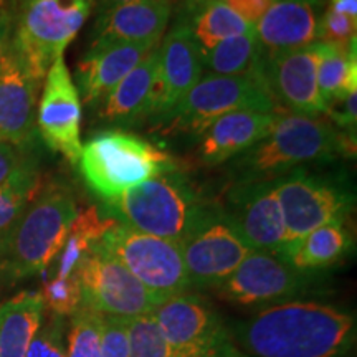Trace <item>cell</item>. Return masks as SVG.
<instances>
[{"label": "cell", "instance_id": "obj_15", "mask_svg": "<svg viewBox=\"0 0 357 357\" xmlns=\"http://www.w3.org/2000/svg\"><path fill=\"white\" fill-rule=\"evenodd\" d=\"M310 273L293 268L278 253L252 250L215 291L222 300L242 306L281 301L303 291Z\"/></svg>", "mask_w": 357, "mask_h": 357}, {"label": "cell", "instance_id": "obj_2", "mask_svg": "<svg viewBox=\"0 0 357 357\" xmlns=\"http://www.w3.org/2000/svg\"><path fill=\"white\" fill-rule=\"evenodd\" d=\"M356 155V132L339 131L321 116L280 114L260 142L230 164L235 184L275 181L293 169Z\"/></svg>", "mask_w": 357, "mask_h": 357}, {"label": "cell", "instance_id": "obj_38", "mask_svg": "<svg viewBox=\"0 0 357 357\" xmlns=\"http://www.w3.org/2000/svg\"><path fill=\"white\" fill-rule=\"evenodd\" d=\"M30 158H33L32 151L20 149V147L0 141V184L6 182L13 172L19 171Z\"/></svg>", "mask_w": 357, "mask_h": 357}, {"label": "cell", "instance_id": "obj_44", "mask_svg": "<svg viewBox=\"0 0 357 357\" xmlns=\"http://www.w3.org/2000/svg\"><path fill=\"white\" fill-rule=\"evenodd\" d=\"M7 235H8V234H6V235H0V255H2L3 248H6V243H7Z\"/></svg>", "mask_w": 357, "mask_h": 357}, {"label": "cell", "instance_id": "obj_23", "mask_svg": "<svg viewBox=\"0 0 357 357\" xmlns=\"http://www.w3.org/2000/svg\"><path fill=\"white\" fill-rule=\"evenodd\" d=\"M326 0H275L255 25L261 50L287 52L316 42Z\"/></svg>", "mask_w": 357, "mask_h": 357}, {"label": "cell", "instance_id": "obj_20", "mask_svg": "<svg viewBox=\"0 0 357 357\" xmlns=\"http://www.w3.org/2000/svg\"><path fill=\"white\" fill-rule=\"evenodd\" d=\"M172 13V0H131L102 7L93 43L159 45Z\"/></svg>", "mask_w": 357, "mask_h": 357}, {"label": "cell", "instance_id": "obj_34", "mask_svg": "<svg viewBox=\"0 0 357 357\" xmlns=\"http://www.w3.org/2000/svg\"><path fill=\"white\" fill-rule=\"evenodd\" d=\"M25 357H68L65 318L50 314L45 323L42 321Z\"/></svg>", "mask_w": 357, "mask_h": 357}, {"label": "cell", "instance_id": "obj_4", "mask_svg": "<svg viewBox=\"0 0 357 357\" xmlns=\"http://www.w3.org/2000/svg\"><path fill=\"white\" fill-rule=\"evenodd\" d=\"M78 164L89 190L105 204L177 167L166 151L123 129H106L93 136L82 147Z\"/></svg>", "mask_w": 357, "mask_h": 357}, {"label": "cell", "instance_id": "obj_37", "mask_svg": "<svg viewBox=\"0 0 357 357\" xmlns=\"http://www.w3.org/2000/svg\"><path fill=\"white\" fill-rule=\"evenodd\" d=\"M357 91H351L347 95L334 98L326 105L324 114L331 119V124L339 131L356 132L357 121Z\"/></svg>", "mask_w": 357, "mask_h": 357}, {"label": "cell", "instance_id": "obj_19", "mask_svg": "<svg viewBox=\"0 0 357 357\" xmlns=\"http://www.w3.org/2000/svg\"><path fill=\"white\" fill-rule=\"evenodd\" d=\"M159 96V47L151 50L96 108L106 126L131 128L153 119Z\"/></svg>", "mask_w": 357, "mask_h": 357}, {"label": "cell", "instance_id": "obj_24", "mask_svg": "<svg viewBox=\"0 0 357 357\" xmlns=\"http://www.w3.org/2000/svg\"><path fill=\"white\" fill-rule=\"evenodd\" d=\"M352 235L346 218L324 223L300 240L284 245L278 255L300 271L331 266L351 252Z\"/></svg>", "mask_w": 357, "mask_h": 357}, {"label": "cell", "instance_id": "obj_28", "mask_svg": "<svg viewBox=\"0 0 357 357\" xmlns=\"http://www.w3.org/2000/svg\"><path fill=\"white\" fill-rule=\"evenodd\" d=\"M318 89L324 105L334 98L357 91V48L352 45L321 42Z\"/></svg>", "mask_w": 357, "mask_h": 357}, {"label": "cell", "instance_id": "obj_43", "mask_svg": "<svg viewBox=\"0 0 357 357\" xmlns=\"http://www.w3.org/2000/svg\"><path fill=\"white\" fill-rule=\"evenodd\" d=\"M102 3V7H111V6H118V3H124V2H131V0H100Z\"/></svg>", "mask_w": 357, "mask_h": 357}, {"label": "cell", "instance_id": "obj_9", "mask_svg": "<svg viewBox=\"0 0 357 357\" xmlns=\"http://www.w3.org/2000/svg\"><path fill=\"white\" fill-rule=\"evenodd\" d=\"M100 247L159 300L166 301L190 288L178 242L142 234L118 222L102 235Z\"/></svg>", "mask_w": 357, "mask_h": 357}, {"label": "cell", "instance_id": "obj_39", "mask_svg": "<svg viewBox=\"0 0 357 357\" xmlns=\"http://www.w3.org/2000/svg\"><path fill=\"white\" fill-rule=\"evenodd\" d=\"M222 2L238 13L247 24L255 26L275 0H222Z\"/></svg>", "mask_w": 357, "mask_h": 357}, {"label": "cell", "instance_id": "obj_8", "mask_svg": "<svg viewBox=\"0 0 357 357\" xmlns=\"http://www.w3.org/2000/svg\"><path fill=\"white\" fill-rule=\"evenodd\" d=\"M235 111L283 113L281 106L255 73L236 77L208 75L199 79L162 123H167V131L171 132L200 136L215 119Z\"/></svg>", "mask_w": 357, "mask_h": 357}, {"label": "cell", "instance_id": "obj_6", "mask_svg": "<svg viewBox=\"0 0 357 357\" xmlns=\"http://www.w3.org/2000/svg\"><path fill=\"white\" fill-rule=\"evenodd\" d=\"M278 195L287 245L324 223L346 218L354 205V189L344 171L301 166L273 181Z\"/></svg>", "mask_w": 357, "mask_h": 357}, {"label": "cell", "instance_id": "obj_17", "mask_svg": "<svg viewBox=\"0 0 357 357\" xmlns=\"http://www.w3.org/2000/svg\"><path fill=\"white\" fill-rule=\"evenodd\" d=\"M227 211L252 250L280 253L287 245V227L273 181L235 184Z\"/></svg>", "mask_w": 357, "mask_h": 357}, {"label": "cell", "instance_id": "obj_12", "mask_svg": "<svg viewBox=\"0 0 357 357\" xmlns=\"http://www.w3.org/2000/svg\"><path fill=\"white\" fill-rule=\"evenodd\" d=\"M319 56L321 42L287 52H263L253 73L281 108L293 114L321 116L326 105L318 89Z\"/></svg>", "mask_w": 357, "mask_h": 357}, {"label": "cell", "instance_id": "obj_25", "mask_svg": "<svg viewBox=\"0 0 357 357\" xmlns=\"http://www.w3.org/2000/svg\"><path fill=\"white\" fill-rule=\"evenodd\" d=\"M43 312L40 291H22L0 305V357H25Z\"/></svg>", "mask_w": 357, "mask_h": 357}, {"label": "cell", "instance_id": "obj_31", "mask_svg": "<svg viewBox=\"0 0 357 357\" xmlns=\"http://www.w3.org/2000/svg\"><path fill=\"white\" fill-rule=\"evenodd\" d=\"M70 318V329L66 331L68 357H101L100 312L82 305Z\"/></svg>", "mask_w": 357, "mask_h": 357}, {"label": "cell", "instance_id": "obj_33", "mask_svg": "<svg viewBox=\"0 0 357 357\" xmlns=\"http://www.w3.org/2000/svg\"><path fill=\"white\" fill-rule=\"evenodd\" d=\"M129 357H172L153 314L129 319Z\"/></svg>", "mask_w": 357, "mask_h": 357}, {"label": "cell", "instance_id": "obj_5", "mask_svg": "<svg viewBox=\"0 0 357 357\" xmlns=\"http://www.w3.org/2000/svg\"><path fill=\"white\" fill-rule=\"evenodd\" d=\"M105 205L116 222L129 229L181 243L205 204L190 178L176 167Z\"/></svg>", "mask_w": 357, "mask_h": 357}, {"label": "cell", "instance_id": "obj_21", "mask_svg": "<svg viewBox=\"0 0 357 357\" xmlns=\"http://www.w3.org/2000/svg\"><path fill=\"white\" fill-rule=\"evenodd\" d=\"M155 47L159 45L91 43L75 73L79 100L91 108H98L129 71Z\"/></svg>", "mask_w": 357, "mask_h": 357}, {"label": "cell", "instance_id": "obj_41", "mask_svg": "<svg viewBox=\"0 0 357 357\" xmlns=\"http://www.w3.org/2000/svg\"><path fill=\"white\" fill-rule=\"evenodd\" d=\"M328 8L357 20V0H329Z\"/></svg>", "mask_w": 357, "mask_h": 357}, {"label": "cell", "instance_id": "obj_7", "mask_svg": "<svg viewBox=\"0 0 357 357\" xmlns=\"http://www.w3.org/2000/svg\"><path fill=\"white\" fill-rule=\"evenodd\" d=\"M93 10V0H30L12 30L10 43L30 75L43 84Z\"/></svg>", "mask_w": 357, "mask_h": 357}, {"label": "cell", "instance_id": "obj_26", "mask_svg": "<svg viewBox=\"0 0 357 357\" xmlns=\"http://www.w3.org/2000/svg\"><path fill=\"white\" fill-rule=\"evenodd\" d=\"M190 19L187 24L200 53L211 52L223 40L247 33L253 29L222 0H189Z\"/></svg>", "mask_w": 357, "mask_h": 357}, {"label": "cell", "instance_id": "obj_1", "mask_svg": "<svg viewBox=\"0 0 357 357\" xmlns=\"http://www.w3.org/2000/svg\"><path fill=\"white\" fill-rule=\"evenodd\" d=\"M255 357H344L356 341V319L339 307L288 301L258 312L238 329Z\"/></svg>", "mask_w": 357, "mask_h": 357}, {"label": "cell", "instance_id": "obj_29", "mask_svg": "<svg viewBox=\"0 0 357 357\" xmlns=\"http://www.w3.org/2000/svg\"><path fill=\"white\" fill-rule=\"evenodd\" d=\"M40 189L42 177L35 158H30L19 171L0 184V235L13 229Z\"/></svg>", "mask_w": 357, "mask_h": 357}, {"label": "cell", "instance_id": "obj_42", "mask_svg": "<svg viewBox=\"0 0 357 357\" xmlns=\"http://www.w3.org/2000/svg\"><path fill=\"white\" fill-rule=\"evenodd\" d=\"M217 357H247V356L242 354V352H238L234 346L230 344V346H227L225 349H223Z\"/></svg>", "mask_w": 357, "mask_h": 357}, {"label": "cell", "instance_id": "obj_13", "mask_svg": "<svg viewBox=\"0 0 357 357\" xmlns=\"http://www.w3.org/2000/svg\"><path fill=\"white\" fill-rule=\"evenodd\" d=\"M153 316L172 357H217L230 346L218 316L197 296L184 293L169 298Z\"/></svg>", "mask_w": 357, "mask_h": 357}, {"label": "cell", "instance_id": "obj_32", "mask_svg": "<svg viewBox=\"0 0 357 357\" xmlns=\"http://www.w3.org/2000/svg\"><path fill=\"white\" fill-rule=\"evenodd\" d=\"M42 294L43 305L50 310V314L68 318L73 316L83 305L82 284L77 275L53 276L43 284Z\"/></svg>", "mask_w": 357, "mask_h": 357}, {"label": "cell", "instance_id": "obj_3", "mask_svg": "<svg viewBox=\"0 0 357 357\" xmlns=\"http://www.w3.org/2000/svg\"><path fill=\"white\" fill-rule=\"evenodd\" d=\"M78 212L73 192L65 184L42 185L8 231L0 255V278L13 283L42 273L63 248Z\"/></svg>", "mask_w": 357, "mask_h": 357}, {"label": "cell", "instance_id": "obj_16", "mask_svg": "<svg viewBox=\"0 0 357 357\" xmlns=\"http://www.w3.org/2000/svg\"><path fill=\"white\" fill-rule=\"evenodd\" d=\"M40 84L8 42L0 56V141L32 151L37 136Z\"/></svg>", "mask_w": 357, "mask_h": 357}, {"label": "cell", "instance_id": "obj_22", "mask_svg": "<svg viewBox=\"0 0 357 357\" xmlns=\"http://www.w3.org/2000/svg\"><path fill=\"white\" fill-rule=\"evenodd\" d=\"M278 118V113L260 111H235L223 114L200 134L199 160L208 167L229 162L266 137Z\"/></svg>", "mask_w": 357, "mask_h": 357}, {"label": "cell", "instance_id": "obj_45", "mask_svg": "<svg viewBox=\"0 0 357 357\" xmlns=\"http://www.w3.org/2000/svg\"><path fill=\"white\" fill-rule=\"evenodd\" d=\"M26 2H30V0H22V6H24V3H26Z\"/></svg>", "mask_w": 357, "mask_h": 357}, {"label": "cell", "instance_id": "obj_27", "mask_svg": "<svg viewBox=\"0 0 357 357\" xmlns=\"http://www.w3.org/2000/svg\"><path fill=\"white\" fill-rule=\"evenodd\" d=\"M113 217H102L98 207H89L78 212L71 223L63 248L58 253V268L55 276H70L77 273L84 258L100 245L102 235L116 225Z\"/></svg>", "mask_w": 357, "mask_h": 357}, {"label": "cell", "instance_id": "obj_10", "mask_svg": "<svg viewBox=\"0 0 357 357\" xmlns=\"http://www.w3.org/2000/svg\"><path fill=\"white\" fill-rule=\"evenodd\" d=\"M190 287L215 288L238 268L252 248L225 208L204 205L181 242Z\"/></svg>", "mask_w": 357, "mask_h": 357}, {"label": "cell", "instance_id": "obj_40", "mask_svg": "<svg viewBox=\"0 0 357 357\" xmlns=\"http://www.w3.org/2000/svg\"><path fill=\"white\" fill-rule=\"evenodd\" d=\"M12 30H13V25H12L10 13H8L7 8L3 7V3L0 2V56H2V53L6 52L8 42H10Z\"/></svg>", "mask_w": 357, "mask_h": 357}, {"label": "cell", "instance_id": "obj_35", "mask_svg": "<svg viewBox=\"0 0 357 357\" xmlns=\"http://www.w3.org/2000/svg\"><path fill=\"white\" fill-rule=\"evenodd\" d=\"M356 29L357 20L334 12L331 8H326L316 30V42L342 45V47L352 45L357 42Z\"/></svg>", "mask_w": 357, "mask_h": 357}, {"label": "cell", "instance_id": "obj_30", "mask_svg": "<svg viewBox=\"0 0 357 357\" xmlns=\"http://www.w3.org/2000/svg\"><path fill=\"white\" fill-rule=\"evenodd\" d=\"M261 53L263 50L253 26L250 32L223 40L211 52L204 53L202 63L222 77L248 75L255 70Z\"/></svg>", "mask_w": 357, "mask_h": 357}, {"label": "cell", "instance_id": "obj_14", "mask_svg": "<svg viewBox=\"0 0 357 357\" xmlns=\"http://www.w3.org/2000/svg\"><path fill=\"white\" fill-rule=\"evenodd\" d=\"M37 111V132L45 144L71 164L82 155V100L63 56L53 61L43 82Z\"/></svg>", "mask_w": 357, "mask_h": 357}, {"label": "cell", "instance_id": "obj_18", "mask_svg": "<svg viewBox=\"0 0 357 357\" xmlns=\"http://www.w3.org/2000/svg\"><path fill=\"white\" fill-rule=\"evenodd\" d=\"M202 53L187 19L181 17L159 47V96L154 118L164 119L202 78Z\"/></svg>", "mask_w": 357, "mask_h": 357}, {"label": "cell", "instance_id": "obj_11", "mask_svg": "<svg viewBox=\"0 0 357 357\" xmlns=\"http://www.w3.org/2000/svg\"><path fill=\"white\" fill-rule=\"evenodd\" d=\"M75 275L82 284L83 305L102 316L132 319L153 314L164 303L100 245L84 258Z\"/></svg>", "mask_w": 357, "mask_h": 357}, {"label": "cell", "instance_id": "obj_36", "mask_svg": "<svg viewBox=\"0 0 357 357\" xmlns=\"http://www.w3.org/2000/svg\"><path fill=\"white\" fill-rule=\"evenodd\" d=\"M100 341L101 357H129V319L101 314Z\"/></svg>", "mask_w": 357, "mask_h": 357}]
</instances>
